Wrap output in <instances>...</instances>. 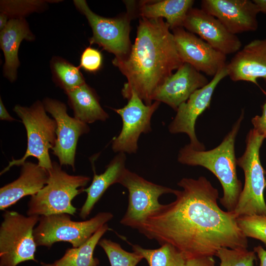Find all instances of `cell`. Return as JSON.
<instances>
[{
  "mask_svg": "<svg viewBox=\"0 0 266 266\" xmlns=\"http://www.w3.org/2000/svg\"><path fill=\"white\" fill-rule=\"evenodd\" d=\"M41 266H57L54 263L53 264H47L44 263H41Z\"/></svg>",
  "mask_w": 266,
  "mask_h": 266,
  "instance_id": "74e56055",
  "label": "cell"
},
{
  "mask_svg": "<svg viewBox=\"0 0 266 266\" xmlns=\"http://www.w3.org/2000/svg\"><path fill=\"white\" fill-rule=\"evenodd\" d=\"M201 7L233 34L255 31L258 28L260 11L253 0H202Z\"/></svg>",
  "mask_w": 266,
  "mask_h": 266,
  "instance_id": "9a60e30c",
  "label": "cell"
},
{
  "mask_svg": "<svg viewBox=\"0 0 266 266\" xmlns=\"http://www.w3.org/2000/svg\"><path fill=\"white\" fill-rule=\"evenodd\" d=\"M132 249L142 256L149 266H186L187 259L184 254L169 244H162L155 249L133 244Z\"/></svg>",
  "mask_w": 266,
  "mask_h": 266,
  "instance_id": "d4e9b609",
  "label": "cell"
},
{
  "mask_svg": "<svg viewBox=\"0 0 266 266\" xmlns=\"http://www.w3.org/2000/svg\"><path fill=\"white\" fill-rule=\"evenodd\" d=\"M126 157L125 153H118L107 166L105 170L100 174L94 172L92 182L89 187L83 189L87 194L86 200L80 209L79 216L86 219L90 214L96 203L108 187L120 181L126 170Z\"/></svg>",
  "mask_w": 266,
  "mask_h": 266,
  "instance_id": "44dd1931",
  "label": "cell"
},
{
  "mask_svg": "<svg viewBox=\"0 0 266 266\" xmlns=\"http://www.w3.org/2000/svg\"><path fill=\"white\" fill-rule=\"evenodd\" d=\"M13 111L21 119L27 131V148L23 157L18 160L12 159L0 172V175L13 166H20L31 156L35 157L38 164L47 170L52 166L49 151L55 146L56 141L57 123L49 117L43 102L36 101L30 107L16 105Z\"/></svg>",
  "mask_w": 266,
  "mask_h": 266,
  "instance_id": "8992f818",
  "label": "cell"
},
{
  "mask_svg": "<svg viewBox=\"0 0 266 266\" xmlns=\"http://www.w3.org/2000/svg\"><path fill=\"white\" fill-rule=\"evenodd\" d=\"M0 227V266H16L21 263L36 261L37 246L33 236L38 215L25 216L6 211Z\"/></svg>",
  "mask_w": 266,
  "mask_h": 266,
  "instance_id": "ba28073f",
  "label": "cell"
},
{
  "mask_svg": "<svg viewBox=\"0 0 266 266\" xmlns=\"http://www.w3.org/2000/svg\"><path fill=\"white\" fill-rule=\"evenodd\" d=\"M34 36L24 18L10 19L5 27L0 32V46L5 59L3 75L10 82L17 77L20 62L18 50L24 40L33 41Z\"/></svg>",
  "mask_w": 266,
  "mask_h": 266,
  "instance_id": "ffe728a7",
  "label": "cell"
},
{
  "mask_svg": "<svg viewBox=\"0 0 266 266\" xmlns=\"http://www.w3.org/2000/svg\"><path fill=\"white\" fill-rule=\"evenodd\" d=\"M228 76L226 66L220 69L209 83L194 92L188 100L176 110V114L168 129L171 133H185L189 137V145L197 150H204L195 133V124L198 117L209 107L214 91L219 82Z\"/></svg>",
  "mask_w": 266,
  "mask_h": 266,
  "instance_id": "4fadbf2b",
  "label": "cell"
},
{
  "mask_svg": "<svg viewBox=\"0 0 266 266\" xmlns=\"http://www.w3.org/2000/svg\"><path fill=\"white\" fill-rule=\"evenodd\" d=\"M175 200L163 204L137 228L161 245L169 244L187 259L215 256L222 248L247 249V238L233 212L219 206L218 190L205 177L182 178Z\"/></svg>",
  "mask_w": 266,
  "mask_h": 266,
  "instance_id": "6da1fadb",
  "label": "cell"
},
{
  "mask_svg": "<svg viewBox=\"0 0 266 266\" xmlns=\"http://www.w3.org/2000/svg\"><path fill=\"white\" fill-rule=\"evenodd\" d=\"M108 230V225L104 224L81 246L67 249L64 255L54 264L57 266H100L99 260L94 257V252Z\"/></svg>",
  "mask_w": 266,
  "mask_h": 266,
  "instance_id": "cb8c5ba5",
  "label": "cell"
},
{
  "mask_svg": "<svg viewBox=\"0 0 266 266\" xmlns=\"http://www.w3.org/2000/svg\"><path fill=\"white\" fill-rule=\"evenodd\" d=\"M220 260L219 266H254L256 253L247 249L222 248L216 255Z\"/></svg>",
  "mask_w": 266,
  "mask_h": 266,
  "instance_id": "f546056e",
  "label": "cell"
},
{
  "mask_svg": "<svg viewBox=\"0 0 266 266\" xmlns=\"http://www.w3.org/2000/svg\"><path fill=\"white\" fill-rule=\"evenodd\" d=\"M160 104V102L154 101L146 105L133 92L124 107L112 108L121 116L123 122L121 132L112 140V149L114 152L136 153L138 138L142 133L151 131V120Z\"/></svg>",
  "mask_w": 266,
  "mask_h": 266,
  "instance_id": "8fae6325",
  "label": "cell"
},
{
  "mask_svg": "<svg viewBox=\"0 0 266 266\" xmlns=\"http://www.w3.org/2000/svg\"><path fill=\"white\" fill-rule=\"evenodd\" d=\"M74 117L86 124L105 121L108 114L101 107L95 90L86 83L66 93Z\"/></svg>",
  "mask_w": 266,
  "mask_h": 266,
  "instance_id": "603a6c76",
  "label": "cell"
},
{
  "mask_svg": "<svg viewBox=\"0 0 266 266\" xmlns=\"http://www.w3.org/2000/svg\"><path fill=\"white\" fill-rule=\"evenodd\" d=\"M243 118L242 112L231 131L216 147L208 151L197 150L187 144L180 150L177 158L182 164L201 166L215 175L223 190L220 202L231 212L234 210L242 190V183L237 175L234 143Z\"/></svg>",
  "mask_w": 266,
  "mask_h": 266,
  "instance_id": "3957f363",
  "label": "cell"
},
{
  "mask_svg": "<svg viewBox=\"0 0 266 266\" xmlns=\"http://www.w3.org/2000/svg\"><path fill=\"white\" fill-rule=\"evenodd\" d=\"M49 0H0V12L5 14L10 19L22 18L34 12L43 9Z\"/></svg>",
  "mask_w": 266,
  "mask_h": 266,
  "instance_id": "83f0119b",
  "label": "cell"
},
{
  "mask_svg": "<svg viewBox=\"0 0 266 266\" xmlns=\"http://www.w3.org/2000/svg\"><path fill=\"white\" fill-rule=\"evenodd\" d=\"M21 166L19 177L0 189L1 210L14 204L25 196L36 194L48 182V170L38 164L26 161Z\"/></svg>",
  "mask_w": 266,
  "mask_h": 266,
  "instance_id": "d6986e66",
  "label": "cell"
},
{
  "mask_svg": "<svg viewBox=\"0 0 266 266\" xmlns=\"http://www.w3.org/2000/svg\"><path fill=\"white\" fill-rule=\"evenodd\" d=\"M98 244L106 253L111 266H136L143 259L135 252L124 250L119 243L110 239H101Z\"/></svg>",
  "mask_w": 266,
  "mask_h": 266,
  "instance_id": "4316f807",
  "label": "cell"
},
{
  "mask_svg": "<svg viewBox=\"0 0 266 266\" xmlns=\"http://www.w3.org/2000/svg\"><path fill=\"white\" fill-rule=\"evenodd\" d=\"M193 0H163L141 1L139 3L138 15L148 19L165 18L170 30L183 27L188 11L193 7Z\"/></svg>",
  "mask_w": 266,
  "mask_h": 266,
  "instance_id": "7402d4cb",
  "label": "cell"
},
{
  "mask_svg": "<svg viewBox=\"0 0 266 266\" xmlns=\"http://www.w3.org/2000/svg\"><path fill=\"white\" fill-rule=\"evenodd\" d=\"M226 67L233 81H244L256 85L260 78L266 80V39H255L237 52Z\"/></svg>",
  "mask_w": 266,
  "mask_h": 266,
  "instance_id": "ac0fdd59",
  "label": "cell"
},
{
  "mask_svg": "<svg viewBox=\"0 0 266 266\" xmlns=\"http://www.w3.org/2000/svg\"><path fill=\"white\" fill-rule=\"evenodd\" d=\"M172 31L177 51L183 63H188L198 71L213 77L226 66V55L195 34L183 27Z\"/></svg>",
  "mask_w": 266,
  "mask_h": 266,
  "instance_id": "5bb4252c",
  "label": "cell"
},
{
  "mask_svg": "<svg viewBox=\"0 0 266 266\" xmlns=\"http://www.w3.org/2000/svg\"><path fill=\"white\" fill-rule=\"evenodd\" d=\"M43 103L57 123L56 141L52 149L61 166H70L75 170L74 162L78 138L89 132L88 124L69 116L66 105L57 100L45 98Z\"/></svg>",
  "mask_w": 266,
  "mask_h": 266,
  "instance_id": "7c38bea8",
  "label": "cell"
},
{
  "mask_svg": "<svg viewBox=\"0 0 266 266\" xmlns=\"http://www.w3.org/2000/svg\"><path fill=\"white\" fill-rule=\"evenodd\" d=\"M183 27L199 35L215 49L226 55L236 53L242 45L236 35L231 33L219 20L201 8L192 7L186 16Z\"/></svg>",
  "mask_w": 266,
  "mask_h": 266,
  "instance_id": "2e32d148",
  "label": "cell"
},
{
  "mask_svg": "<svg viewBox=\"0 0 266 266\" xmlns=\"http://www.w3.org/2000/svg\"><path fill=\"white\" fill-rule=\"evenodd\" d=\"M253 129L260 135L266 138V100L262 106V114L256 115L251 120Z\"/></svg>",
  "mask_w": 266,
  "mask_h": 266,
  "instance_id": "1f68e13d",
  "label": "cell"
},
{
  "mask_svg": "<svg viewBox=\"0 0 266 266\" xmlns=\"http://www.w3.org/2000/svg\"><path fill=\"white\" fill-rule=\"evenodd\" d=\"M113 217L108 212H100L89 220L79 222L72 221L66 213L41 216L33 230L34 241L37 246L49 248L59 241L68 242L72 247H78Z\"/></svg>",
  "mask_w": 266,
  "mask_h": 266,
  "instance_id": "52a82bcc",
  "label": "cell"
},
{
  "mask_svg": "<svg viewBox=\"0 0 266 266\" xmlns=\"http://www.w3.org/2000/svg\"><path fill=\"white\" fill-rule=\"evenodd\" d=\"M254 251L260 260L259 266H266V250L262 246L259 245L254 247Z\"/></svg>",
  "mask_w": 266,
  "mask_h": 266,
  "instance_id": "836d02e7",
  "label": "cell"
},
{
  "mask_svg": "<svg viewBox=\"0 0 266 266\" xmlns=\"http://www.w3.org/2000/svg\"><path fill=\"white\" fill-rule=\"evenodd\" d=\"M49 178L46 185L36 194L31 196L27 214L47 216L66 213L74 215L76 208L71 204L73 198L83 192V188L90 180L84 175H72L64 171L56 162L48 170Z\"/></svg>",
  "mask_w": 266,
  "mask_h": 266,
  "instance_id": "277c9868",
  "label": "cell"
},
{
  "mask_svg": "<svg viewBox=\"0 0 266 266\" xmlns=\"http://www.w3.org/2000/svg\"><path fill=\"white\" fill-rule=\"evenodd\" d=\"M0 120L10 122L17 121L9 114L3 103L1 98H0Z\"/></svg>",
  "mask_w": 266,
  "mask_h": 266,
  "instance_id": "e575fe53",
  "label": "cell"
},
{
  "mask_svg": "<svg viewBox=\"0 0 266 266\" xmlns=\"http://www.w3.org/2000/svg\"><path fill=\"white\" fill-rule=\"evenodd\" d=\"M257 5L260 12L266 14V0H254Z\"/></svg>",
  "mask_w": 266,
  "mask_h": 266,
  "instance_id": "d590c367",
  "label": "cell"
},
{
  "mask_svg": "<svg viewBox=\"0 0 266 266\" xmlns=\"http://www.w3.org/2000/svg\"><path fill=\"white\" fill-rule=\"evenodd\" d=\"M51 68L54 80L66 93L85 83L79 67L63 59H53Z\"/></svg>",
  "mask_w": 266,
  "mask_h": 266,
  "instance_id": "484cf974",
  "label": "cell"
},
{
  "mask_svg": "<svg viewBox=\"0 0 266 266\" xmlns=\"http://www.w3.org/2000/svg\"><path fill=\"white\" fill-rule=\"evenodd\" d=\"M73 3L86 16L92 28L93 35L89 39L91 45L98 44L117 59H122L129 54L132 46L130 39V21L133 16L131 12L127 11L120 17L107 18L93 12L84 0H74Z\"/></svg>",
  "mask_w": 266,
  "mask_h": 266,
  "instance_id": "9c48e42d",
  "label": "cell"
},
{
  "mask_svg": "<svg viewBox=\"0 0 266 266\" xmlns=\"http://www.w3.org/2000/svg\"><path fill=\"white\" fill-rule=\"evenodd\" d=\"M119 184L128 191V205L120 223L137 229L146 218L161 209L159 198L163 194H173L175 190L149 181L127 168Z\"/></svg>",
  "mask_w": 266,
  "mask_h": 266,
  "instance_id": "30bf717a",
  "label": "cell"
},
{
  "mask_svg": "<svg viewBox=\"0 0 266 266\" xmlns=\"http://www.w3.org/2000/svg\"><path fill=\"white\" fill-rule=\"evenodd\" d=\"M265 139L253 129L250 130L244 153L237 159V165L243 170L245 183L233 212L236 218L253 215L266 216V172L260 159V149Z\"/></svg>",
  "mask_w": 266,
  "mask_h": 266,
  "instance_id": "5b68a950",
  "label": "cell"
},
{
  "mask_svg": "<svg viewBox=\"0 0 266 266\" xmlns=\"http://www.w3.org/2000/svg\"><path fill=\"white\" fill-rule=\"evenodd\" d=\"M238 227L245 236L262 241L266 246V216L244 215L236 218Z\"/></svg>",
  "mask_w": 266,
  "mask_h": 266,
  "instance_id": "f1b7e54d",
  "label": "cell"
},
{
  "mask_svg": "<svg viewBox=\"0 0 266 266\" xmlns=\"http://www.w3.org/2000/svg\"><path fill=\"white\" fill-rule=\"evenodd\" d=\"M209 82L200 72L184 63L156 90L152 100L164 102L176 111L194 92Z\"/></svg>",
  "mask_w": 266,
  "mask_h": 266,
  "instance_id": "e0dca14e",
  "label": "cell"
},
{
  "mask_svg": "<svg viewBox=\"0 0 266 266\" xmlns=\"http://www.w3.org/2000/svg\"><path fill=\"white\" fill-rule=\"evenodd\" d=\"M8 17L4 13H0V30H2L6 26L9 20Z\"/></svg>",
  "mask_w": 266,
  "mask_h": 266,
  "instance_id": "8d00e7d4",
  "label": "cell"
},
{
  "mask_svg": "<svg viewBox=\"0 0 266 266\" xmlns=\"http://www.w3.org/2000/svg\"><path fill=\"white\" fill-rule=\"evenodd\" d=\"M265 82H266V80H265Z\"/></svg>",
  "mask_w": 266,
  "mask_h": 266,
  "instance_id": "f35d334b",
  "label": "cell"
},
{
  "mask_svg": "<svg viewBox=\"0 0 266 266\" xmlns=\"http://www.w3.org/2000/svg\"><path fill=\"white\" fill-rule=\"evenodd\" d=\"M126 76L122 90L129 100L134 92L146 105L156 90L183 64L168 25L162 18L140 17L134 43L129 54L112 62Z\"/></svg>",
  "mask_w": 266,
  "mask_h": 266,
  "instance_id": "7a4b0ae2",
  "label": "cell"
},
{
  "mask_svg": "<svg viewBox=\"0 0 266 266\" xmlns=\"http://www.w3.org/2000/svg\"><path fill=\"white\" fill-rule=\"evenodd\" d=\"M186 266H215L212 256L192 258L187 259Z\"/></svg>",
  "mask_w": 266,
  "mask_h": 266,
  "instance_id": "d6a6232c",
  "label": "cell"
},
{
  "mask_svg": "<svg viewBox=\"0 0 266 266\" xmlns=\"http://www.w3.org/2000/svg\"><path fill=\"white\" fill-rule=\"evenodd\" d=\"M102 63V56L100 52L95 48L88 47L81 54L79 67L87 71L95 72L100 68Z\"/></svg>",
  "mask_w": 266,
  "mask_h": 266,
  "instance_id": "4dcf8cb0",
  "label": "cell"
}]
</instances>
